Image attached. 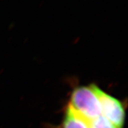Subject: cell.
Instances as JSON below:
<instances>
[{"label":"cell","instance_id":"6da1fadb","mask_svg":"<svg viewBox=\"0 0 128 128\" xmlns=\"http://www.w3.org/2000/svg\"><path fill=\"white\" fill-rule=\"evenodd\" d=\"M69 105L86 121L102 115L100 101L93 86L76 87L71 92Z\"/></svg>","mask_w":128,"mask_h":128},{"label":"cell","instance_id":"7a4b0ae2","mask_svg":"<svg viewBox=\"0 0 128 128\" xmlns=\"http://www.w3.org/2000/svg\"><path fill=\"white\" fill-rule=\"evenodd\" d=\"M92 86L100 101L102 116L116 128H123L125 119L123 102L103 91L96 85L92 84Z\"/></svg>","mask_w":128,"mask_h":128},{"label":"cell","instance_id":"3957f363","mask_svg":"<svg viewBox=\"0 0 128 128\" xmlns=\"http://www.w3.org/2000/svg\"><path fill=\"white\" fill-rule=\"evenodd\" d=\"M62 128H90L88 122L68 104L64 112Z\"/></svg>","mask_w":128,"mask_h":128},{"label":"cell","instance_id":"277c9868","mask_svg":"<svg viewBox=\"0 0 128 128\" xmlns=\"http://www.w3.org/2000/svg\"><path fill=\"white\" fill-rule=\"evenodd\" d=\"M87 122L90 128H116L102 115Z\"/></svg>","mask_w":128,"mask_h":128}]
</instances>
